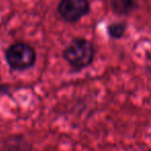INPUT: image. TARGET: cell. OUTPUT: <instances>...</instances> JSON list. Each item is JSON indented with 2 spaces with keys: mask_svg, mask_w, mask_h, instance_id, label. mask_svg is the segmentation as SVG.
Returning a JSON list of instances; mask_svg holds the SVG:
<instances>
[{
  "mask_svg": "<svg viewBox=\"0 0 151 151\" xmlns=\"http://www.w3.org/2000/svg\"><path fill=\"white\" fill-rule=\"evenodd\" d=\"M95 55L94 46L86 38H75L63 51V58L71 68L81 70L92 63Z\"/></svg>",
  "mask_w": 151,
  "mask_h": 151,
  "instance_id": "cell-1",
  "label": "cell"
},
{
  "mask_svg": "<svg viewBox=\"0 0 151 151\" xmlns=\"http://www.w3.org/2000/svg\"><path fill=\"white\" fill-rule=\"evenodd\" d=\"M7 64L14 70H26L34 65L36 60L35 50L25 42H16L5 52Z\"/></svg>",
  "mask_w": 151,
  "mask_h": 151,
  "instance_id": "cell-2",
  "label": "cell"
},
{
  "mask_svg": "<svg viewBox=\"0 0 151 151\" xmlns=\"http://www.w3.org/2000/svg\"><path fill=\"white\" fill-rule=\"evenodd\" d=\"M88 0H61L58 13L64 21L75 23L89 13Z\"/></svg>",
  "mask_w": 151,
  "mask_h": 151,
  "instance_id": "cell-3",
  "label": "cell"
},
{
  "mask_svg": "<svg viewBox=\"0 0 151 151\" xmlns=\"http://www.w3.org/2000/svg\"><path fill=\"white\" fill-rule=\"evenodd\" d=\"M112 9L118 15H129L138 9L137 0H112Z\"/></svg>",
  "mask_w": 151,
  "mask_h": 151,
  "instance_id": "cell-4",
  "label": "cell"
},
{
  "mask_svg": "<svg viewBox=\"0 0 151 151\" xmlns=\"http://www.w3.org/2000/svg\"><path fill=\"white\" fill-rule=\"evenodd\" d=\"M126 30V25L124 23H112L108 26V33L112 38H121Z\"/></svg>",
  "mask_w": 151,
  "mask_h": 151,
  "instance_id": "cell-5",
  "label": "cell"
}]
</instances>
